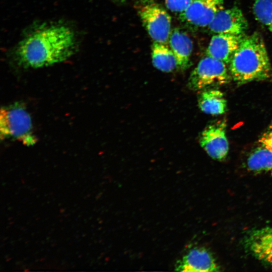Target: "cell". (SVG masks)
Segmentation results:
<instances>
[{
  "label": "cell",
  "mask_w": 272,
  "mask_h": 272,
  "mask_svg": "<svg viewBox=\"0 0 272 272\" xmlns=\"http://www.w3.org/2000/svg\"><path fill=\"white\" fill-rule=\"evenodd\" d=\"M244 36V35L216 34L210 40L206 51L207 55L220 60L229 65Z\"/></svg>",
  "instance_id": "11"
},
{
  "label": "cell",
  "mask_w": 272,
  "mask_h": 272,
  "mask_svg": "<svg viewBox=\"0 0 272 272\" xmlns=\"http://www.w3.org/2000/svg\"><path fill=\"white\" fill-rule=\"evenodd\" d=\"M193 0H165L168 9L173 12L182 13L190 5Z\"/></svg>",
  "instance_id": "17"
},
{
  "label": "cell",
  "mask_w": 272,
  "mask_h": 272,
  "mask_svg": "<svg viewBox=\"0 0 272 272\" xmlns=\"http://www.w3.org/2000/svg\"><path fill=\"white\" fill-rule=\"evenodd\" d=\"M258 142L261 146L272 152V125L262 133L259 139Z\"/></svg>",
  "instance_id": "18"
},
{
  "label": "cell",
  "mask_w": 272,
  "mask_h": 272,
  "mask_svg": "<svg viewBox=\"0 0 272 272\" xmlns=\"http://www.w3.org/2000/svg\"><path fill=\"white\" fill-rule=\"evenodd\" d=\"M151 56L153 65L161 71L169 73L177 67L174 54L165 43L154 42L152 47Z\"/></svg>",
  "instance_id": "14"
},
{
  "label": "cell",
  "mask_w": 272,
  "mask_h": 272,
  "mask_svg": "<svg viewBox=\"0 0 272 272\" xmlns=\"http://www.w3.org/2000/svg\"><path fill=\"white\" fill-rule=\"evenodd\" d=\"M208 28L215 34L244 35L248 23L241 9L234 6L219 11Z\"/></svg>",
  "instance_id": "8"
},
{
  "label": "cell",
  "mask_w": 272,
  "mask_h": 272,
  "mask_svg": "<svg viewBox=\"0 0 272 272\" xmlns=\"http://www.w3.org/2000/svg\"><path fill=\"white\" fill-rule=\"evenodd\" d=\"M0 136L2 140H16L28 146L36 143L31 117L24 103L16 102L1 108Z\"/></svg>",
  "instance_id": "3"
},
{
  "label": "cell",
  "mask_w": 272,
  "mask_h": 272,
  "mask_svg": "<svg viewBox=\"0 0 272 272\" xmlns=\"http://www.w3.org/2000/svg\"><path fill=\"white\" fill-rule=\"evenodd\" d=\"M227 65L220 60L207 55L191 72L187 84L188 88L191 90L199 91L229 83L232 78Z\"/></svg>",
  "instance_id": "4"
},
{
  "label": "cell",
  "mask_w": 272,
  "mask_h": 272,
  "mask_svg": "<svg viewBox=\"0 0 272 272\" xmlns=\"http://www.w3.org/2000/svg\"><path fill=\"white\" fill-rule=\"evenodd\" d=\"M226 128V120H221L207 126L201 133L199 144L213 159L223 161L228 155L229 146Z\"/></svg>",
  "instance_id": "6"
},
{
  "label": "cell",
  "mask_w": 272,
  "mask_h": 272,
  "mask_svg": "<svg viewBox=\"0 0 272 272\" xmlns=\"http://www.w3.org/2000/svg\"><path fill=\"white\" fill-rule=\"evenodd\" d=\"M201 91L198 97V105L201 111L213 115H221L227 111V100L221 90L209 88Z\"/></svg>",
  "instance_id": "13"
},
{
  "label": "cell",
  "mask_w": 272,
  "mask_h": 272,
  "mask_svg": "<svg viewBox=\"0 0 272 272\" xmlns=\"http://www.w3.org/2000/svg\"><path fill=\"white\" fill-rule=\"evenodd\" d=\"M228 65L231 78L238 86L272 78V67L264 42L256 32L244 36Z\"/></svg>",
  "instance_id": "2"
},
{
  "label": "cell",
  "mask_w": 272,
  "mask_h": 272,
  "mask_svg": "<svg viewBox=\"0 0 272 272\" xmlns=\"http://www.w3.org/2000/svg\"><path fill=\"white\" fill-rule=\"evenodd\" d=\"M73 32L63 25L39 28L23 39L14 52L17 63L23 68L37 69L66 60L74 53Z\"/></svg>",
  "instance_id": "1"
},
{
  "label": "cell",
  "mask_w": 272,
  "mask_h": 272,
  "mask_svg": "<svg viewBox=\"0 0 272 272\" xmlns=\"http://www.w3.org/2000/svg\"><path fill=\"white\" fill-rule=\"evenodd\" d=\"M255 18L272 34V0H251Z\"/></svg>",
  "instance_id": "16"
},
{
  "label": "cell",
  "mask_w": 272,
  "mask_h": 272,
  "mask_svg": "<svg viewBox=\"0 0 272 272\" xmlns=\"http://www.w3.org/2000/svg\"><path fill=\"white\" fill-rule=\"evenodd\" d=\"M117 1H123L124 0H117Z\"/></svg>",
  "instance_id": "19"
},
{
  "label": "cell",
  "mask_w": 272,
  "mask_h": 272,
  "mask_svg": "<svg viewBox=\"0 0 272 272\" xmlns=\"http://www.w3.org/2000/svg\"><path fill=\"white\" fill-rule=\"evenodd\" d=\"M220 268L212 253L199 247L189 250L175 266L176 270L180 271H217Z\"/></svg>",
  "instance_id": "10"
},
{
  "label": "cell",
  "mask_w": 272,
  "mask_h": 272,
  "mask_svg": "<svg viewBox=\"0 0 272 272\" xmlns=\"http://www.w3.org/2000/svg\"><path fill=\"white\" fill-rule=\"evenodd\" d=\"M246 250L257 260L272 265V227L253 229L243 238Z\"/></svg>",
  "instance_id": "9"
},
{
  "label": "cell",
  "mask_w": 272,
  "mask_h": 272,
  "mask_svg": "<svg viewBox=\"0 0 272 272\" xmlns=\"http://www.w3.org/2000/svg\"><path fill=\"white\" fill-rule=\"evenodd\" d=\"M138 12L154 42L166 44L171 33V18L167 11L153 0H140Z\"/></svg>",
  "instance_id": "5"
},
{
  "label": "cell",
  "mask_w": 272,
  "mask_h": 272,
  "mask_svg": "<svg viewBox=\"0 0 272 272\" xmlns=\"http://www.w3.org/2000/svg\"><path fill=\"white\" fill-rule=\"evenodd\" d=\"M246 163L250 171L268 172L272 175V152L262 146L250 154Z\"/></svg>",
  "instance_id": "15"
},
{
  "label": "cell",
  "mask_w": 272,
  "mask_h": 272,
  "mask_svg": "<svg viewBox=\"0 0 272 272\" xmlns=\"http://www.w3.org/2000/svg\"><path fill=\"white\" fill-rule=\"evenodd\" d=\"M169 42L176 57L177 67L182 70H186L190 64L193 49L191 39L185 32L176 28L171 32Z\"/></svg>",
  "instance_id": "12"
},
{
  "label": "cell",
  "mask_w": 272,
  "mask_h": 272,
  "mask_svg": "<svg viewBox=\"0 0 272 272\" xmlns=\"http://www.w3.org/2000/svg\"><path fill=\"white\" fill-rule=\"evenodd\" d=\"M224 0H193L180 13V18L186 24L201 28L208 26L217 13L224 9Z\"/></svg>",
  "instance_id": "7"
}]
</instances>
